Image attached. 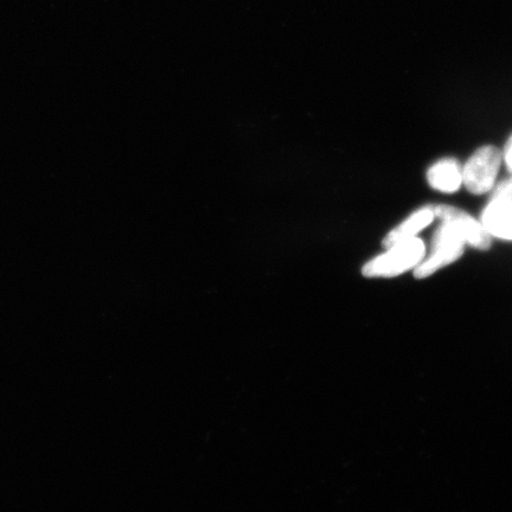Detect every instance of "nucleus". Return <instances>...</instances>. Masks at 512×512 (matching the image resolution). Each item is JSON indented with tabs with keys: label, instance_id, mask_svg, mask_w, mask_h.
<instances>
[{
	"label": "nucleus",
	"instance_id": "obj_6",
	"mask_svg": "<svg viewBox=\"0 0 512 512\" xmlns=\"http://www.w3.org/2000/svg\"><path fill=\"white\" fill-rule=\"evenodd\" d=\"M427 182L434 190L454 194L463 184V169L457 159L444 158L427 171Z\"/></svg>",
	"mask_w": 512,
	"mask_h": 512
},
{
	"label": "nucleus",
	"instance_id": "obj_5",
	"mask_svg": "<svg viewBox=\"0 0 512 512\" xmlns=\"http://www.w3.org/2000/svg\"><path fill=\"white\" fill-rule=\"evenodd\" d=\"M482 224L491 238L512 241V200H491L484 210Z\"/></svg>",
	"mask_w": 512,
	"mask_h": 512
},
{
	"label": "nucleus",
	"instance_id": "obj_9",
	"mask_svg": "<svg viewBox=\"0 0 512 512\" xmlns=\"http://www.w3.org/2000/svg\"><path fill=\"white\" fill-rule=\"evenodd\" d=\"M503 157L505 164H507L508 169L512 174V136L508 140L507 145H505Z\"/></svg>",
	"mask_w": 512,
	"mask_h": 512
},
{
	"label": "nucleus",
	"instance_id": "obj_7",
	"mask_svg": "<svg viewBox=\"0 0 512 512\" xmlns=\"http://www.w3.org/2000/svg\"><path fill=\"white\" fill-rule=\"evenodd\" d=\"M435 219L432 207H424L414 211L405 221L395 227L392 232L386 235L383 239L382 245L386 248L396 245L402 241L415 238L422 229L430 226Z\"/></svg>",
	"mask_w": 512,
	"mask_h": 512
},
{
	"label": "nucleus",
	"instance_id": "obj_8",
	"mask_svg": "<svg viewBox=\"0 0 512 512\" xmlns=\"http://www.w3.org/2000/svg\"><path fill=\"white\" fill-rule=\"evenodd\" d=\"M502 198V200H512V177L507 181L498 184L494 191H492L491 200Z\"/></svg>",
	"mask_w": 512,
	"mask_h": 512
},
{
	"label": "nucleus",
	"instance_id": "obj_4",
	"mask_svg": "<svg viewBox=\"0 0 512 512\" xmlns=\"http://www.w3.org/2000/svg\"><path fill=\"white\" fill-rule=\"evenodd\" d=\"M432 208L435 217H438L441 222L452 224L471 247L482 252L490 249L491 235L484 228L482 222L477 221L475 217L462 209L447 206V204H438Z\"/></svg>",
	"mask_w": 512,
	"mask_h": 512
},
{
	"label": "nucleus",
	"instance_id": "obj_3",
	"mask_svg": "<svg viewBox=\"0 0 512 512\" xmlns=\"http://www.w3.org/2000/svg\"><path fill=\"white\" fill-rule=\"evenodd\" d=\"M503 162L497 147L485 145L473 153L463 168V183L473 195H484L495 188Z\"/></svg>",
	"mask_w": 512,
	"mask_h": 512
},
{
	"label": "nucleus",
	"instance_id": "obj_2",
	"mask_svg": "<svg viewBox=\"0 0 512 512\" xmlns=\"http://www.w3.org/2000/svg\"><path fill=\"white\" fill-rule=\"evenodd\" d=\"M465 240L450 223L441 222L433 235L431 253L414 268L416 279L431 277L434 273L460 259L465 249Z\"/></svg>",
	"mask_w": 512,
	"mask_h": 512
},
{
	"label": "nucleus",
	"instance_id": "obj_1",
	"mask_svg": "<svg viewBox=\"0 0 512 512\" xmlns=\"http://www.w3.org/2000/svg\"><path fill=\"white\" fill-rule=\"evenodd\" d=\"M388 251L367 262L362 268L363 277L394 278L413 270L425 259L424 241L413 238L387 248Z\"/></svg>",
	"mask_w": 512,
	"mask_h": 512
}]
</instances>
